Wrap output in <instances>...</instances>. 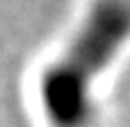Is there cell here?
I'll list each match as a JSON object with an SVG mask.
<instances>
[{"instance_id":"cell-1","label":"cell","mask_w":130,"mask_h":127,"mask_svg":"<svg viewBox=\"0 0 130 127\" xmlns=\"http://www.w3.org/2000/svg\"><path fill=\"white\" fill-rule=\"evenodd\" d=\"M130 39V0H96L78 34L41 75L39 98L53 127L91 120V86Z\"/></svg>"}]
</instances>
